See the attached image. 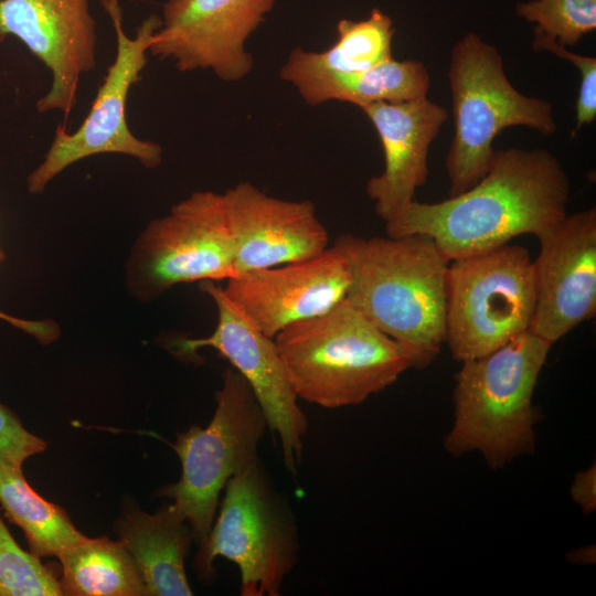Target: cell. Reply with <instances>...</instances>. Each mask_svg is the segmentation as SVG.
<instances>
[{
  "label": "cell",
  "mask_w": 596,
  "mask_h": 596,
  "mask_svg": "<svg viewBox=\"0 0 596 596\" xmlns=\"http://www.w3.org/2000/svg\"><path fill=\"white\" fill-rule=\"evenodd\" d=\"M534 51H546L570 61L579 71L581 83L576 102V125L574 136L583 126L592 124L596 118V57L568 51L556 41L534 33L532 42Z\"/></svg>",
  "instance_id": "cell-25"
},
{
  "label": "cell",
  "mask_w": 596,
  "mask_h": 596,
  "mask_svg": "<svg viewBox=\"0 0 596 596\" xmlns=\"http://www.w3.org/2000/svg\"><path fill=\"white\" fill-rule=\"evenodd\" d=\"M23 462L0 455V505L24 533L30 552L38 557H58L83 535L58 505L46 501L28 483Z\"/></svg>",
  "instance_id": "cell-21"
},
{
  "label": "cell",
  "mask_w": 596,
  "mask_h": 596,
  "mask_svg": "<svg viewBox=\"0 0 596 596\" xmlns=\"http://www.w3.org/2000/svg\"><path fill=\"white\" fill-rule=\"evenodd\" d=\"M223 194L235 246V275L302 260L328 248V232L310 201L270 196L249 182Z\"/></svg>",
  "instance_id": "cell-16"
},
{
  "label": "cell",
  "mask_w": 596,
  "mask_h": 596,
  "mask_svg": "<svg viewBox=\"0 0 596 596\" xmlns=\"http://www.w3.org/2000/svg\"><path fill=\"white\" fill-rule=\"evenodd\" d=\"M568 556L572 557V562L575 563H592V557L595 558V549L594 546L576 549L573 550Z\"/></svg>",
  "instance_id": "cell-29"
},
{
  "label": "cell",
  "mask_w": 596,
  "mask_h": 596,
  "mask_svg": "<svg viewBox=\"0 0 596 596\" xmlns=\"http://www.w3.org/2000/svg\"><path fill=\"white\" fill-rule=\"evenodd\" d=\"M551 347L526 330L488 354L460 362L454 424L444 438L449 454L478 451L497 470L534 450L533 393Z\"/></svg>",
  "instance_id": "cell-4"
},
{
  "label": "cell",
  "mask_w": 596,
  "mask_h": 596,
  "mask_svg": "<svg viewBox=\"0 0 596 596\" xmlns=\"http://www.w3.org/2000/svg\"><path fill=\"white\" fill-rule=\"evenodd\" d=\"M350 284L349 260L333 244L310 258L237 274L226 279L223 290L258 330L274 338L336 307Z\"/></svg>",
  "instance_id": "cell-15"
},
{
  "label": "cell",
  "mask_w": 596,
  "mask_h": 596,
  "mask_svg": "<svg viewBox=\"0 0 596 596\" xmlns=\"http://www.w3.org/2000/svg\"><path fill=\"white\" fill-rule=\"evenodd\" d=\"M337 32L336 43L323 52L292 50L280 77L292 83L306 76L358 73L392 58L395 29L391 17L379 8L364 20H340Z\"/></svg>",
  "instance_id": "cell-20"
},
{
  "label": "cell",
  "mask_w": 596,
  "mask_h": 596,
  "mask_svg": "<svg viewBox=\"0 0 596 596\" xmlns=\"http://www.w3.org/2000/svg\"><path fill=\"white\" fill-rule=\"evenodd\" d=\"M215 402L205 427L193 425L177 435L172 447L181 461V476L157 492L171 500L198 545L211 531L222 490L233 476L258 459L257 449L268 428L248 383L232 366L223 373Z\"/></svg>",
  "instance_id": "cell-7"
},
{
  "label": "cell",
  "mask_w": 596,
  "mask_h": 596,
  "mask_svg": "<svg viewBox=\"0 0 596 596\" xmlns=\"http://www.w3.org/2000/svg\"><path fill=\"white\" fill-rule=\"evenodd\" d=\"M44 449V440L26 430L17 415L0 403V455L24 462Z\"/></svg>",
  "instance_id": "cell-26"
},
{
  "label": "cell",
  "mask_w": 596,
  "mask_h": 596,
  "mask_svg": "<svg viewBox=\"0 0 596 596\" xmlns=\"http://www.w3.org/2000/svg\"><path fill=\"white\" fill-rule=\"evenodd\" d=\"M110 17L116 33L117 50L93 105L78 129L71 134L62 125L43 162L28 178V190L42 193L64 169L78 160L99 153H121L140 161L146 168H157L162 160L161 147L137 138L126 119V103L130 87L139 82L147 64V52L161 18L149 15L129 38L123 29L119 0H100Z\"/></svg>",
  "instance_id": "cell-10"
},
{
  "label": "cell",
  "mask_w": 596,
  "mask_h": 596,
  "mask_svg": "<svg viewBox=\"0 0 596 596\" xmlns=\"http://www.w3.org/2000/svg\"><path fill=\"white\" fill-rule=\"evenodd\" d=\"M298 398L323 408L362 404L409 369L419 354L389 337L347 299L274 337Z\"/></svg>",
  "instance_id": "cell-3"
},
{
  "label": "cell",
  "mask_w": 596,
  "mask_h": 596,
  "mask_svg": "<svg viewBox=\"0 0 596 596\" xmlns=\"http://www.w3.org/2000/svg\"><path fill=\"white\" fill-rule=\"evenodd\" d=\"M18 38L52 73L39 113L61 110L65 127L81 75L96 65V23L87 0H0V42Z\"/></svg>",
  "instance_id": "cell-13"
},
{
  "label": "cell",
  "mask_w": 596,
  "mask_h": 596,
  "mask_svg": "<svg viewBox=\"0 0 596 596\" xmlns=\"http://www.w3.org/2000/svg\"><path fill=\"white\" fill-rule=\"evenodd\" d=\"M448 79L455 123L445 163L449 196L486 174L496 151L493 140L503 129L524 126L544 136L557 130L550 102L519 92L498 49L473 32L453 46Z\"/></svg>",
  "instance_id": "cell-5"
},
{
  "label": "cell",
  "mask_w": 596,
  "mask_h": 596,
  "mask_svg": "<svg viewBox=\"0 0 596 596\" xmlns=\"http://www.w3.org/2000/svg\"><path fill=\"white\" fill-rule=\"evenodd\" d=\"M533 260L520 245L451 259L446 342L462 362L488 354L530 329L535 310Z\"/></svg>",
  "instance_id": "cell-8"
},
{
  "label": "cell",
  "mask_w": 596,
  "mask_h": 596,
  "mask_svg": "<svg viewBox=\"0 0 596 596\" xmlns=\"http://www.w3.org/2000/svg\"><path fill=\"white\" fill-rule=\"evenodd\" d=\"M274 3L275 0H168L148 52L160 60H172L181 72L209 68L223 81H238L253 67L245 42Z\"/></svg>",
  "instance_id": "cell-12"
},
{
  "label": "cell",
  "mask_w": 596,
  "mask_h": 596,
  "mask_svg": "<svg viewBox=\"0 0 596 596\" xmlns=\"http://www.w3.org/2000/svg\"><path fill=\"white\" fill-rule=\"evenodd\" d=\"M298 550L290 507L257 459L227 481L219 514L199 545L193 568L209 583L215 575L214 560L225 557L240 570L242 596H278L296 565Z\"/></svg>",
  "instance_id": "cell-6"
},
{
  "label": "cell",
  "mask_w": 596,
  "mask_h": 596,
  "mask_svg": "<svg viewBox=\"0 0 596 596\" xmlns=\"http://www.w3.org/2000/svg\"><path fill=\"white\" fill-rule=\"evenodd\" d=\"M200 289L215 304L216 327L209 337L175 342L178 353L190 356L201 348H213L231 363L248 383L268 428L279 438L286 469L295 475L308 421L274 338L258 330L215 281L202 280Z\"/></svg>",
  "instance_id": "cell-11"
},
{
  "label": "cell",
  "mask_w": 596,
  "mask_h": 596,
  "mask_svg": "<svg viewBox=\"0 0 596 596\" xmlns=\"http://www.w3.org/2000/svg\"><path fill=\"white\" fill-rule=\"evenodd\" d=\"M571 183L546 149L496 150L486 174L446 200H414L385 222L387 236L423 234L449 259L486 252L524 234L540 236L567 215Z\"/></svg>",
  "instance_id": "cell-1"
},
{
  "label": "cell",
  "mask_w": 596,
  "mask_h": 596,
  "mask_svg": "<svg viewBox=\"0 0 596 596\" xmlns=\"http://www.w3.org/2000/svg\"><path fill=\"white\" fill-rule=\"evenodd\" d=\"M6 255L0 247V263L3 262ZM0 320L9 322L12 327L24 331L32 336L41 344H50L60 336V329L56 322L52 320H26L20 319L0 311Z\"/></svg>",
  "instance_id": "cell-27"
},
{
  "label": "cell",
  "mask_w": 596,
  "mask_h": 596,
  "mask_svg": "<svg viewBox=\"0 0 596 596\" xmlns=\"http://www.w3.org/2000/svg\"><path fill=\"white\" fill-rule=\"evenodd\" d=\"M60 581L40 557L22 550L0 515V596H61Z\"/></svg>",
  "instance_id": "cell-24"
},
{
  "label": "cell",
  "mask_w": 596,
  "mask_h": 596,
  "mask_svg": "<svg viewBox=\"0 0 596 596\" xmlns=\"http://www.w3.org/2000/svg\"><path fill=\"white\" fill-rule=\"evenodd\" d=\"M57 558L63 595L149 596L135 561L119 540L85 536Z\"/></svg>",
  "instance_id": "cell-22"
},
{
  "label": "cell",
  "mask_w": 596,
  "mask_h": 596,
  "mask_svg": "<svg viewBox=\"0 0 596 596\" xmlns=\"http://www.w3.org/2000/svg\"><path fill=\"white\" fill-rule=\"evenodd\" d=\"M515 12L535 24L534 33L565 47L596 29V0H528L518 2Z\"/></svg>",
  "instance_id": "cell-23"
},
{
  "label": "cell",
  "mask_w": 596,
  "mask_h": 596,
  "mask_svg": "<svg viewBox=\"0 0 596 596\" xmlns=\"http://www.w3.org/2000/svg\"><path fill=\"white\" fill-rule=\"evenodd\" d=\"M115 533L131 555L149 596H190L185 558L193 534L171 503L147 513L125 504L115 522Z\"/></svg>",
  "instance_id": "cell-18"
},
{
  "label": "cell",
  "mask_w": 596,
  "mask_h": 596,
  "mask_svg": "<svg viewBox=\"0 0 596 596\" xmlns=\"http://www.w3.org/2000/svg\"><path fill=\"white\" fill-rule=\"evenodd\" d=\"M571 496L585 514L596 508V468L595 465L577 472L571 486Z\"/></svg>",
  "instance_id": "cell-28"
},
{
  "label": "cell",
  "mask_w": 596,
  "mask_h": 596,
  "mask_svg": "<svg viewBox=\"0 0 596 596\" xmlns=\"http://www.w3.org/2000/svg\"><path fill=\"white\" fill-rule=\"evenodd\" d=\"M351 284L345 299L389 337L430 364L446 342L449 259L423 234L339 236Z\"/></svg>",
  "instance_id": "cell-2"
},
{
  "label": "cell",
  "mask_w": 596,
  "mask_h": 596,
  "mask_svg": "<svg viewBox=\"0 0 596 596\" xmlns=\"http://www.w3.org/2000/svg\"><path fill=\"white\" fill-rule=\"evenodd\" d=\"M373 124L384 151V170L366 183L375 213L387 222L415 199L427 181L428 150L448 111L427 97L403 103L377 102L361 107Z\"/></svg>",
  "instance_id": "cell-17"
},
{
  "label": "cell",
  "mask_w": 596,
  "mask_h": 596,
  "mask_svg": "<svg viewBox=\"0 0 596 596\" xmlns=\"http://www.w3.org/2000/svg\"><path fill=\"white\" fill-rule=\"evenodd\" d=\"M291 84L310 105L333 99L361 108L377 102L403 103L427 97L430 76L421 61L392 57L362 72L306 76Z\"/></svg>",
  "instance_id": "cell-19"
},
{
  "label": "cell",
  "mask_w": 596,
  "mask_h": 596,
  "mask_svg": "<svg viewBox=\"0 0 596 596\" xmlns=\"http://www.w3.org/2000/svg\"><path fill=\"white\" fill-rule=\"evenodd\" d=\"M234 263L224 194L196 191L139 234L126 283L135 298L150 301L178 284L226 280L235 275Z\"/></svg>",
  "instance_id": "cell-9"
},
{
  "label": "cell",
  "mask_w": 596,
  "mask_h": 596,
  "mask_svg": "<svg viewBox=\"0 0 596 596\" xmlns=\"http://www.w3.org/2000/svg\"><path fill=\"white\" fill-rule=\"evenodd\" d=\"M536 238L529 330L553 345L596 315V209L567 214Z\"/></svg>",
  "instance_id": "cell-14"
}]
</instances>
